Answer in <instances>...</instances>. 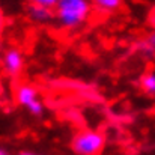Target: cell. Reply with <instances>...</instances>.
<instances>
[{
	"label": "cell",
	"instance_id": "6da1fadb",
	"mask_svg": "<svg viewBox=\"0 0 155 155\" xmlns=\"http://www.w3.org/2000/svg\"><path fill=\"white\" fill-rule=\"evenodd\" d=\"M92 11V0H59L54 8V18L63 29L81 26Z\"/></svg>",
	"mask_w": 155,
	"mask_h": 155
},
{
	"label": "cell",
	"instance_id": "7a4b0ae2",
	"mask_svg": "<svg viewBox=\"0 0 155 155\" xmlns=\"http://www.w3.org/2000/svg\"><path fill=\"white\" fill-rule=\"evenodd\" d=\"M104 145L105 137L95 130H83L72 139V149L77 155H98Z\"/></svg>",
	"mask_w": 155,
	"mask_h": 155
},
{
	"label": "cell",
	"instance_id": "3957f363",
	"mask_svg": "<svg viewBox=\"0 0 155 155\" xmlns=\"http://www.w3.org/2000/svg\"><path fill=\"white\" fill-rule=\"evenodd\" d=\"M15 101L18 105L24 107L30 114L41 116L44 113V104L39 98V94L35 86L23 83L15 89Z\"/></svg>",
	"mask_w": 155,
	"mask_h": 155
},
{
	"label": "cell",
	"instance_id": "277c9868",
	"mask_svg": "<svg viewBox=\"0 0 155 155\" xmlns=\"http://www.w3.org/2000/svg\"><path fill=\"white\" fill-rule=\"evenodd\" d=\"M3 71L9 77H18L24 68V56L20 48L11 47L3 53Z\"/></svg>",
	"mask_w": 155,
	"mask_h": 155
},
{
	"label": "cell",
	"instance_id": "5b68a950",
	"mask_svg": "<svg viewBox=\"0 0 155 155\" xmlns=\"http://www.w3.org/2000/svg\"><path fill=\"white\" fill-rule=\"evenodd\" d=\"M27 17L38 24H45L50 23L54 18V9L45 8V6H38V5H29L27 6Z\"/></svg>",
	"mask_w": 155,
	"mask_h": 155
},
{
	"label": "cell",
	"instance_id": "8992f818",
	"mask_svg": "<svg viewBox=\"0 0 155 155\" xmlns=\"http://www.w3.org/2000/svg\"><path fill=\"white\" fill-rule=\"evenodd\" d=\"M92 5L100 12H114L120 8L122 0H92Z\"/></svg>",
	"mask_w": 155,
	"mask_h": 155
},
{
	"label": "cell",
	"instance_id": "52a82bcc",
	"mask_svg": "<svg viewBox=\"0 0 155 155\" xmlns=\"http://www.w3.org/2000/svg\"><path fill=\"white\" fill-rule=\"evenodd\" d=\"M140 86L143 89L145 94L148 95H155V72H146L142 78H140Z\"/></svg>",
	"mask_w": 155,
	"mask_h": 155
},
{
	"label": "cell",
	"instance_id": "ba28073f",
	"mask_svg": "<svg viewBox=\"0 0 155 155\" xmlns=\"http://www.w3.org/2000/svg\"><path fill=\"white\" fill-rule=\"evenodd\" d=\"M27 2L29 5H38V6H45V8L54 9L59 0H27Z\"/></svg>",
	"mask_w": 155,
	"mask_h": 155
},
{
	"label": "cell",
	"instance_id": "9c48e42d",
	"mask_svg": "<svg viewBox=\"0 0 155 155\" xmlns=\"http://www.w3.org/2000/svg\"><path fill=\"white\" fill-rule=\"evenodd\" d=\"M142 50L145 53H151V51H155V32L148 38V41L142 45Z\"/></svg>",
	"mask_w": 155,
	"mask_h": 155
},
{
	"label": "cell",
	"instance_id": "30bf717a",
	"mask_svg": "<svg viewBox=\"0 0 155 155\" xmlns=\"http://www.w3.org/2000/svg\"><path fill=\"white\" fill-rule=\"evenodd\" d=\"M20 155H44V154H38V152H32V151H23Z\"/></svg>",
	"mask_w": 155,
	"mask_h": 155
},
{
	"label": "cell",
	"instance_id": "8fae6325",
	"mask_svg": "<svg viewBox=\"0 0 155 155\" xmlns=\"http://www.w3.org/2000/svg\"><path fill=\"white\" fill-rule=\"evenodd\" d=\"M0 155H9V154H8L6 149H0Z\"/></svg>",
	"mask_w": 155,
	"mask_h": 155
}]
</instances>
